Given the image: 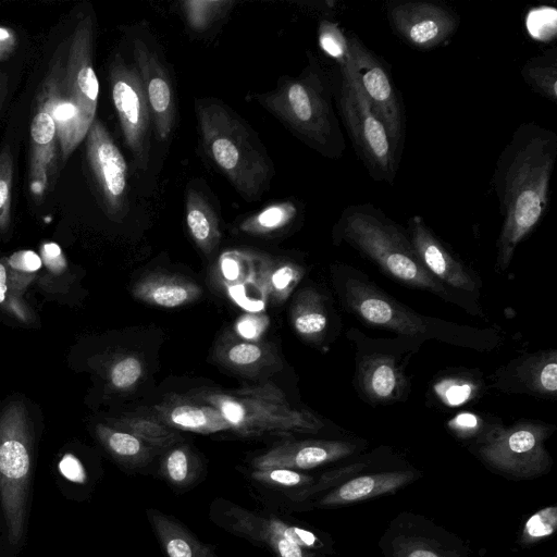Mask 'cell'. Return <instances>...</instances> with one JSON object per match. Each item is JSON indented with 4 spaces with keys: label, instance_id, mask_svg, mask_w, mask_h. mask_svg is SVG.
I'll list each match as a JSON object with an SVG mask.
<instances>
[{
    "label": "cell",
    "instance_id": "36",
    "mask_svg": "<svg viewBox=\"0 0 557 557\" xmlns=\"http://www.w3.org/2000/svg\"><path fill=\"white\" fill-rule=\"evenodd\" d=\"M120 430L132 433L147 445L165 448L178 442L180 435L165 424L147 417H124L114 422Z\"/></svg>",
    "mask_w": 557,
    "mask_h": 557
},
{
    "label": "cell",
    "instance_id": "44",
    "mask_svg": "<svg viewBox=\"0 0 557 557\" xmlns=\"http://www.w3.org/2000/svg\"><path fill=\"white\" fill-rule=\"evenodd\" d=\"M143 375L141 361L135 356L117 360L110 369L111 385L120 391L132 388Z\"/></svg>",
    "mask_w": 557,
    "mask_h": 557
},
{
    "label": "cell",
    "instance_id": "15",
    "mask_svg": "<svg viewBox=\"0 0 557 557\" xmlns=\"http://www.w3.org/2000/svg\"><path fill=\"white\" fill-rule=\"evenodd\" d=\"M134 65L149 104L152 126L159 140H166L174 128L176 108L169 70L144 33L132 36Z\"/></svg>",
    "mask_w": 557,
    "mask_h": 557
},
{
    "label": "cell",
    "instance_id": "21",
    "mask_svg": "<svg viewBox=\"0 0 557 557\" xmlns=\"http://www.w3.org/2000/svg\"><path fill=\"white\" fill-rule=\"evenodd\" d=\"M429 524L399 517L384 537L387 557H467L458 540Z\"/></svg>",
    "mask_w": 557,
    "mask_h": 557
},
{
    "label": "cell",
    "instance_id": "3",
    "mask_svg": "<svg viewBox=\"0 0 557 557\" xmlns=\"http://www.w3.org/2000/svg\"><path fill=\"white\" fill-rule=\"evenodd\" d=\"M334 239L348 244L399 284L429 292L470 314H483L479 301L446 287L424 268L407 231L379 208L370 203L347 207L334 227Z\"/></svg>",
    "mask_w": 557,
    "mask_h": 557
},
{
    "label": "cell",
    "instance_id": "22",
    "mask_svg": "<svg viewBox=\"0 0 557 557\" xmlns=\"http://www.w3.org/2000/svg\"><path fill=\"white\" fill-rule=\"evenodd\" d=\"M57 128L49 112L37 103L30 123L29 185L35 198L41 199L55 175Z\"/></svg>",
    "mask_w": 557,
    "mask_h": 557
},
{
    "label": "cell",
    "instance_id": "24",
    "mask_svg": "<svg viewBox=\"0 0 557 557\" xmlns=\"http://www.w3.org/2000/svg\"><path fill=\"white\" fill-rule=\"evenodd\" d=\"M134 297L149 305L175 308L189 304L201 295V288L191 280L164 273H152L137 282Z\"/></svg>",
    "mask_w": 557,
    "mask_h": 557
},
{
    "label": "cell",
    "instance_id": "23",
    "mask_svg": "<svg viewBox=\"0 0 557 557\" xmlns=\"http://www.w3.org/2000/svg\"><path fill=\"white\" fill-rule=\"evenodd\" d=\"M417 472L412 470H396L367 473L351 478L336 488L324 495L320 502L321 507H335L351 505L361 500L394 493L412 482Z\"/></svg>",
    "mask_w": 557,
    "mask_h": 557
},
{
    "label": "cell",
    "instance_id": "4",
    "mask_svg": "<svg viewBox=\"0 0 557 557\" xmlns=\"http://www.w3.org/2000/svg\"><path fill=\"white\" fill-rule=\"evenodd\" d=\"M200 140L207 156L247 201L269 187L272 163L252 129L223 102H195Z\"/></svg>",
    "mask_w": 557,
    "mask_h": 557
},
{
    "label": "cell",
    "instance_id": "13",
    "mask_svg": "<svg viewBox=\"0 0 557 557\" xmlns=\"http://www.w3.org/2000/svg\"><path fill=\"white\" fill-rule=\"evenodd\" d=\"M88 165L107 214L122 219L128 208L127 163L119 147L98 119L86 135Z\"/></svg>",
    "mask_w": 557,
    "mask_h": 557
},
{
    "label": "cell",
    "instance_id": "30",
    "mask_svg": "<svg viewBox=\"0 0 557 557\" xmlns=\"http://www.w3.org/2000/svg\"><path fill=\"white\" fill-rule=\"evenodd\" d=\"M158 409L168 424L181 430L213 433L230 429L220 412L209 405L180 403Z\"/></svg>",
    "mask_w": 557,
    "mask_h": 557
},
{
    "label": "cell",
    "instance_id": "7",
    "mask_svg": "<svg viewBox=\"0 0 557 557\" xmlns=\"http://www.w3.org/2000/svg\"><path fill=\"white\" fill-rule=\"evenodd\" d=\"M202 399L220 412L230 429L240 434L315 433L324 426L312 412L293 407L271 383L228 393H209Z\"/></svg>",
    "mask_w": 557,
    "mask_h": 557
},
{
    "label": "cell",
    "instance_id": "14",
    "mask_svg": "<svg viewBox=\"0 0 557 557\" xmlns=\"http://www.w3.org/2000/svg\"><path fill=\"white\" fill-rule=\"evenodd\" d=\"M407 234L424 268L443 285L479 301L482 280L456 257L420 215L408 220Z\"/></svg>",
    "mask_w": 557,
    "mask_h": 557
},
{
    "label": "cell",
    "instance_id": "50",
    "mask_svg": "<svg viewBox=\"0 0 557 557\" xmlns=\"http://www.w3.org/2000/svg\"><path fill=\"white\" fill-rule=\"evenodd\" d=\"M17 46V36L9 27L0 26V54L8 58Z\"/></svg>",
    "mask_w": 557,
    "mask_h": 557
},
{
    "label": "cell",
    "instance_id": "31",
    "mask_svg": "<svg viewBox=\"0 0 557 557\" xmlns=\"http://www.w3.org/2000/svg\"><path fill=\"white\" fill-rule=\"evenodd\" d=\"M96 434L107 450L124 465L143 466L150 458V447L129 432L98 424Z\"/></svg>",
    "mask_w": 557,
    "mask_h": 557
},
{
    "label": "cell",
    "instance_id": "37",
    "mask_svg": "<svg viewBox=\"0 0 557 557\" xmlns=\"http://www.w3.org/2000/svg\"><path fill=\"white\" fill-rule=\"evenodd\" d=\"M3 260L8 271L10 294L22 297L29 284L35 281L42 265L41 258L33 250H18Z\"/></svg>",
    "mask_w": 557,
    "mask_h": 557
},
{
    "label": "cell",
    "instance_id": "40",
    "mask_svg": "<svg viewBox=\"0 0 557 557\" xmlns=\"http://www.w3.org/2000/svg\"><path fill=\"white\" fill-rule=\"evenodd\" d=\"M163 472L176 487L187 486L195 478L196 468L187 448L176 447L164 459Z\"/></svg>",
    "mask_w": 557,
    "mask_h": 557
},
{
    "label": "cell",
    "instance_id": "16",
    "mask_svg": "<svg viewBox=\"0 0 557 557\" xmlns=\"http://www.w3.org/2000/svg\"><path fill=\"white\" fill-rule=\"evenodd\" d=\"M386 11L394 32L418 49H431L444 44L459 25L455 12L430 1L389 2Z\"/></svg>",
    "mask_w": 557,
    "mask_h": 557
},
{
    "label": "cell",
    "instance_id": "11",
    "mask_svg": "<svg viewBox=\"0 0 557 557\" xmlns=\"http://www.w3.org/2000/svg\"><path fill=\"white\" fill-rule=\"evenodd\" d=\"M111 96L125 144L135 164L146 170L150 152L151 113L134 63L116 53L110 64Z\"/></svg>",
    "mask_w": 557,
    "mask_h": 557
},
{
    "label": "cell",
    "instance_id": "32",
    "mask_svg": "<svg viewBox=\"0 0 557 557\" xmlns=\"http://www.w3.org/2000/svg\"><path fill=\"white\" fill-rule=\"evenodd\" d=\"M305 274L304 268L290 261L260 259V282L265 296L286 300Z\"/></svg>",
    "mask_w": 557,
    "mask_h": 557
},
{
    "label": "cell",
    "instance_id": "25",
    "mask_svg": "<svg viewBox=\"0 0 557 557\" xmlns=\"http://www.w3.org/2000/svg\"><path fill=\"white\" fill-rule=\"evenodd\" d=\"M224 516L232 532L267 544L275 557H314L310 550L273 533L262 516L232 504L224 511Z\"/></svg>",
    "mask_w": 557,
    "mask_h": 557
},
{
    "label": "cell",
    "instance_id": "9",
    "mask_svg": "<svg viewBox=\"0 0 557 557\" xmlns=\"http://www.w3.org/2000/svg\"><path fill=\"white\" fill-rule=\"evenodd\" d=\"M339 71V108L356 151L373 180L393 184L398 153L383 123L367 101L349 60Z\"/></svg>",
    "mask_w": 557,
    "mask_h": 557
},
{
    "label": "cell",
    "instance_id": "27",
    "mask_svg": "<svg viewBox=\"0 0 557 557\" xmlns=\"http://www.w3.org/2000/svg\"><path fill=\"white\" fill-rule=\"evenodd\" d=\"M293 327L312 343H321L327 332L330 317L324 296L314 288H302L290 306Z\"/></svg>",
    "mask_w": 557,
    "mask_h": 557
},
{
    "label": "cell",
    "instance_id": "1",
    "mask_svg": "<svg viewBox=\"0 0 557 557\" xmlns=\"http://www.w3.org/2000/svg\"><path fill=\"white\" fill-rule=\"evenodd\" d=\"M557 135L535 122L520 124L502 150L493 174L503 224L495 269L505 272L518 245L539 225L549 205Z\"/></svg>",
    "mask_w": 557,
    "mask_h": 557
},
{
    "label": "cell",
    "instance_id": "17",
    "mask_svg": "<svg viewBox=\"0 0 557 557\" xmlns=\"http://www.w3.org/2000/svg\"><path fill=\"white\" fill-rule=\"evenodd\" d=\"M94 23L85 16L75 27L64 63L65 88L77 106L82 132L87 135L96 119L99 83L92 64Z\"/></svg>",
    "mask_w": 557,
    "mask_h": 557
},
{
    "label": "cell",
    "instance_id": "43",
    "mask_svg": "<svg viewBox=\"0 0 557 557\" xmlns=\"http://www.w3.org/2000/svg\"><path fill=\"white\" fill-rule=\"evenodd\" d=\"M557 527V507H546L531 516L522 530V543L530 544L552 535Z\"/></svg>",
    "mask_w": 557,
    "mask_h": 557
},
{
    "label": "cell",
    "instance_id": "19",
    "mask_svg": "<svg viewBox=\"0 0 557 557\" xmlns=\"http://www.w3.org/2000/svg\"><path fill=\"white\" fill-rule=\"evenodd\" d=\"M62 61L63 55L59 52L51 60L37 103L49 112L54 122L60 153L65 161L85 139V135L82 132L79 110L65 88Z\"/></svg>",
    "mask_w": 557,
    "mask_h": 557
},
{
    "label": "cell",
    "instance_id": "42",
    "mask_svg": "<svg viewBox=\"0 0 557 557\" xmlns=\"http://www.w3.org/2000/svg\"><path fill=\"white\" fill-rule=\"evenodd\" d=\"M251 476L253 480L272 487L304 488L314 483L313 476L286 468L256 469Z\"/></svg>",
    "mask_w": 557,
    "mask_h": 557
},
{
    "label": "cell",
    "instance_id": "28",
    "mask_svg": "<svg viewBox=\"0 0 557 557\" xmlns=\"http://www.w3.org/2000/svg\"><path fill=\"white\" fill-rule=\"evenodd\" d=\"M147 515L168 557H216L209 546L173 518L156 509H148Z\"/></svg>",
    "mask_w": 557,
    "mask_h": 557
},
{
    "label": "cell",
    "instance_id": "12",
    "mask_svg": "<svg viewBox=\"0 0 557 557\" xmlns=\"http://www.w3.org/2000/svg\"><path fill=\"white\" fill-rule=\"evenodd\" d=\"M348 46L354 75L399 154L405 138V114L393 81L383 63L358 37H348Z\"/></svg>",
    "mask_w": 557,
    "mask_h": 557
},
{
    "label": "cell",
    "instance_id": "38",
    "mask_svg": "<svg viewBox=\"0 0 557 557\" xmlns=\"http://www.w3.org/2000/svg\"><path fill=\"white\" fill-rule=\"evenodd\" d=\"M230 1L191 0L182 3L183 13L189 27L205 30L218 20L228 8Z\"/></svg>",
    "mask_w": 557,
    "mask_h": 557
},
{
    "label": "cell",
    "instance_id": "35",
    "mask_svg": "<svg viewBox=\"0 0 557 557\" xmlns=\"http://www.w3.org/2000/svg\"><path fill=\"white\" fill-rule=\"evenodd\" d=\"M297 215V207L292 201L273 203L245 219L239 228L252 235H267L289 225Z\"/></svg>",
    "mask_w": 557,
    "mask_h": 557
},
{
    "label": "cell",
    "instance_id": "49",
    "mask_svg": "<svg viewBox=\"0 0 557 557\" xmlns=\"http://www.w3.org/2000/svg\"><path fill=\"white\" fill-rule=\"evenodd\" d=\"M3 309H5L10 314L20 320L22 323L29 324L34 322V313L23 301L22 297L10 294Z\"/></svg>",
    "mask_w": 557,
    "mask_h": 557
},
{
    "label": "cell",
    "instance_id": "47",
    "mask_svg": "<svg viewBox=\"0 0 557 557\" xmlns=\"http://www.w3.org/2000/svg\"><path fill=\"white\" fill-rule=\"evenodd\" d=\"M41 261L53 273L59 274L66 269V261L61 248L55 243H46L41 246Z\"/></svg>",
    "mask_w": 557,
    "mask_h": 557
},
{
    "label": "cell",
    "instance_id": "46",
    "mask_svg": "<svg viewBox=\"0 0 557 557\" xmlns=\"http://www.w3.org/2000/svg\"><path fill=\"white\" fill-rule=\"evenodd\" d=\"M263 350L255 343H236L226 351L227 360L237 367H248L261 360Z\"/></svg>",
    "mask_w": 557,
    "mask_h": 557
},
{
    "label": "cell",
    "instance_id": "18",
    "mask_svg": "<svg viewBox=\"0 0 557 557\" xmlns=\"http://www.w3.org/2000/svg\"><path fill=\"white\" fill-rule=\"evenodd\" d=\"M493 386L506 394H523L555 400L557 350L542 349L510 360L494 372Z\"/></svg>",
    "mask_w": 557,
    "mask_h": 557
},
{
    "label": "cell",
    "instance_id": "48",
    "mask_svg": "<svg viewBox=\"0 0 557 557\" xmlns=\"http://www.w3.org/2000/svg\"><path fill=\"white\" fill-rule=\"evenodd\" d=\"M265 325L267 319L264 317L247 314L238 320L236 331L245 338L256 339L264 331Z\"/></svg>",
    "mask_w": 557,
    "mask_h": 557
},
{
    "label": "cell",
    "instance_id": "8",
    "mask_svg": "<svg viewBox=\"0 0 557 557\" xmlns=\"http://www.w3.org/2000/svg\"><path fill=\"white\" fill-rule=\"evenodd\" d=\"M33 434L28 412L21 401L0 413V508L9 540L17 545L24 534L32 472Z\"/></svg>",
    "mask_w": 557,
    "mask_h": 557
},
{
    "label": "cell",
    "instance_id": "29",
    "mask_svg": "<svg viewBox=\"0 0 557 557\" xmlns=\"http://www.w3.org/2000/svg\"><path fill=\"white\" fill-rule=\"evenodd\" d=\"M484 389L485 384L480 372L455 370L437 376L430 392L437 404L455 408L476 400Z\"/></svg>",
    "mask_w": 557,
    "mask_h": 557
},
{
    "label": "cell",
    "instance_id": "2",
    "mask_svg": "<svg viewBox=\"0 0 557 557\" xmlns=\"http://www.w3.org/2000/svg\"><path fill=\"white\" fill-rule=\"evenodd\" d=\"M333 277L345 310L370 327L389 331L420 344L437 341L481 352L491 351L503 343L495 329L462 325L414 311L355 267L339 264L333 269Z\"/></svg>",
    "mask_w": 557,
    "mask_h": 557
},
{
    "label": "cell",
    "instance_id": "53",
    "mask_svg": "<svg viewBox=\"0 0 557 557\" xmlns=\"http://www.w3.org/2000/svg\"><path fill=\"white\" fill-rule=\"evenodd\" d=\"M3 59H5V57L0 54V61L3 60Z\"/></svg>",
    "mask_w": 557,
    "mask_h": 557
},
{
    "label": "cell",
    "instance_id": "5",
    "mask_svg": "<svg viewBox=\"0 0 557 557\" xmlns=\"http://www.w3.org/2000/svg\"><path fill=\"white\" fill-rule=\"evenodd\" d=\"M256 99L301 141L327 158H341L345 140L332 102L330 82L311 62L298 77L281 79Z\"/></svg>",
    "mask_w": 557,
    "mask_h": 557
},
{
    "label": "cell",
    "instance_id": "34",
    "mask_svg": "<svg viewBox=\"0 0 557 557\" xmlns=\"http://www.w3.org/2000/svg\"><path fill=\"white\" fill-rule=\"evenodd\" d=\"M523 81L539 95L557 100V53L556 49L530 59L521 69Z\"/></svg>",
    "mask_w": 557,
    "mask_h": 557
},
{
    "label": "cell",
    "instance_id": "51",
    "mask_svg": "<svg viewBox=\"0 0 557 557\" xmlns=\"http://www.w3.org/2000/svg\"><path fill=\"white\" fill-rule=\"evenodd\" d=\"M10 296L8 271L3 259H0V306L4 308Z\"/></svg>",
    "mask_w": 557,
    "mask_h": 557
},
{
    "label": "cell",
    "instance_id": "33",
    "mask_svg": "<svg viewBox=\"0 0 557 557\" xmlns=\"http://www.w3.org/2000/svg\"><path fill=\"white\" fill-rule=\"evenodd\" d=\"M503 421L490 413L461 411L447 422L449 431L461 440L473 441L474 446L486 443L502 428Z\"/></svg>",
    "mask_w": 557,
    "mask_h": 557
},
{
    "label": "cell",
    "instance_id": "26",
    "mask_svg": "<svg viewBox=\"0 0 557 557\" xmlns=\"http://www.w3.org/2000/svg\"><path fill=\"white\" fill-rule=\"evenodd\" d=\"M185 220L197 247L206 255L213 252L221 239L219 218L206 195L193 186L186 193Z\"/></svg>",
    "mask_w": 557,
    "mask_h": 557
},
{
    "label": "cell",
    "instance_id": "20",
    "mask_svg": "<svg viewBox=\"0 0 557 557\" xmlns=\"http://www.w3.org/2000/svg\"><path fill=\"white\" fill-rule=\"evenodd\" d=\"M359 447L354 442L305 440L281 443L256 457V469L286 468L309 470L354 455Z\"/></svg>",
    "mask_w": 557,
    "mask_h": 557
},
{
    "label": "cell",
    "instance_id": "6",
    "mask_svg": "<svg viewBox=\"0 0 557 557\" xmlns=\"http://www.w3.org/2000/svg\"><path fill=\"white\" fill-rule=\"evenodd\" d=\"M347 337L355 348L352 382L359 397L371 406L405 403L411 392L406 369L422 344L399 336L372 338L356 327L347 332Z\"/></svg>",
    "mask_w": 557,
    "mask_h": 557
},
{
    "label": "cell",
    "instance_id": "10",
    "mask_svg": "<svg viewBox=\"0 0 557 557\" xmlns=\"http://www.w3.org/2000/svg\"><path fill=\"white\" fill-rule=\"evenodd\" d=\"M556 426L539 420L504 425L486 443L475 446L478 456L505 473L529 478L546 471L552 459L545 442Z\"/></svg>",
    "mask_w": 557,
    "mask_h": 557
},
{
    "label": "cell",
    "instance_id": "39",
    "mask_svg": "<svg viewBox=\"0 0 557 557\" xmlns=\"http://www.w3.org/2000/svg\"><path fill=\"white\" fill-rule=\"evenodd\" d=\"M318 40L320 48L344 67L349 60L348 37L339 26L330 21H322L319 26Z\"/></svg>",
    "mask_w": 557,
    "mask_h": 557
},
{
    "label": "cell",
    "instance_id": "45",
    "mask_svg": "<svg viewBox=\"0 0 557 557\" xmlns=\"http://www.w3.org/2000/svg\"><path fill=\"white\" fill-rule=\"evenodd\" d=\"M527 27L531 36L547 40L556 33V10L554 8H536L529 12Z\"/></svg>",
    "mask_w": 557,
    "mask_h": 557
},
{
    "label": "cell",
    "instance_id": "41",
    "mask_svg": "<svg viewBox=\"0 0 557 557\" xmlns=\"http://www.w3.org/2000/svg\"><path fill=\"white\" fill-rule=\"evenodd\" d=\"M13 168V156L5 145L0 151V232H5L11 222Z\"/></svg>",
    "mask_w": 557,
    "mask_h": 557
},
{
    "label": "cell",
    "instance_id": "52",
    "mask_svg": "<svg viewBox=\"0 0 557 557\" xmlns=\"http://www.w3.org/2000/svg\"><path fill=\"white\" fill-rule=\"evenodd\" d=\"M8 83H9V78H8L7 74L1 73L0 74V111L3 107L4 100L8 95V89H9Z\"/></svg>",
    "mask_w": 557,
    "mask_h": 557
}]
</instances>
